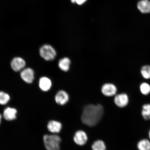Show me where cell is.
Listing matches in <instances>:
<instances>
[{
	"mask_svg": "<svg viewBox=\"0 0 150 150\" xmlns=\"http://www.w3.org/2000/svg\"><path fill=\"white\" fill-rule=\"evenodd\" d=\"M104 108L100 104H89L84 108L81 116V121L89 127L96 125L102 119Z\"/></svg>",
	"mask_w": 150,
	"mask_h": 150,
	"instance_id": "cell-1",
	"label": "cell"
},
{
	"mask_svg": "<svg viewBox=\"0 0 150 150\" xmlns=\"http://www.w3.org/2000/svg\"><path fill=\"white\" fill-rule=\"evenodd\" d=\"M43 140L47 150H60L61 139L57 135H45Z\"/></svg>",
	"mask_w": 150,
	"mask_h": 150,
	"instance_id": "cell-2",
	"label": "cell"
},
{
	"mask_svg": "<svg viewBox=\"0 0 150 150\" xmlns=\"http://www.w3.org/2000/svg\"><path fill=\"white\" fill-rule=\"evenodd\" d=\"M39 54L41 57L47 61L53 60L57 54L53 47L48 44L44 45L41 47Z\"/></svg>",
	"mask_w": 150,
	"mask_h": 150,
	"instance_id": "cell-3",
	"label": "cell"
},
{
	"mask_svg": "<svg viewBox=\"0 0 150 150\" xmlns=\"http://www.w3.org/2000/svg\"><path fill=\"white\" fill-rule=\"evenodd\" d=\"M129 97L127 93H121L115 96L114 102L116 106L120 108H124L128 105L129 103Z\"/></svg>",
	"mask_w": 150,
	"mask_h": 150,
	"instance_id": "cell-4",
	"label": "cell"
},
{
	"mask_svg": "<svg viewBox=\"0 0 150 150\" xmlns=\"http://www.w3.org/2000/svg\"><path fill=\"white\" fill-rule=\"evenodd\" d=\"M20 76L24 81L27 83H32L35 79V73L30 67L24 68L21 71Z\"/></svg>",
	"mask_w": 150,
	"mask_h": 150,
	"instance_id": "cell-5",
	"label": "cell"
},
{
	"mask_svg": "<svg viewBox=\"0 0 150 150\" xmlns=\"http://www.w3.org/2000/svg\"><path fill=\"white\" fill-rule=\"evenodd\" d=\"M117 88L114 84L106 83L103 84L101 88V91L103 95L107 97H112L117 95Z\"/></svg>",
	"mask_w": 150,
	"mask_h": 150,
	"instance_id": "cell-6",
	"label": "cell"
},
{
	"mask_svg": "<svg viewBox=\"0 0 150 150\" xmlns=\"http://www.w3.org/2000/svg\"><path fill=\"white\" fill-rule=\"evenodd\" d=\"M25 61L23 58L21 57H14L11 62V68L15 72L21 71L25 68Z\"/></svg>",
	"mask_w": 150,
	"mask_h": 150,
	"instance_id": "cell-7",
	"label": "cell"
},
{
	"mask_svg": "<svg viewBox=\"0 0 150 150\" xmlns=\"http://www.w3.org/2000/svg\"><path fill=\"white\" fill-rule=\"evenodd\" d=\"M56 103L60 105H64L67 104L69 100V95L66 91L61 90L56 93L55 97Z\"/></svg>",
	"mask_w": 150,
	"mask_h": 150,
	"instance_id": "cell-8",
	"label": "cell"
},
{
	"mask_svg": "<svg viewBox=\"0 0 150 150\" xmlns=\"http://www.w3.org/2000/svg\"><path fill=\"white\" fill-rule=\"evenodd\" d=\"M88 137L87 134L84 131L79 130L77 131L74 137V142L78 145L82 146L87 142Z\"/></svg>",
	"mask_w": 150,
	"mask_h": 150,
	"instance_id": "cell-9",
	"label": "cell"
},
{
	"mask_svg": "<svg viewBox=\"0 0 150 150\" xmlns=\"http://www.w3.org/2000/svg\"><path fill=\"white\" fill-rule=\"evenodd\" d=\"M52 86L51 80L46 76H42L39 80V86L43 91L47 92L50 91Z\"/></svg>",
	"mask_w": 150,
	"mask_h": 150,
	"instance_id": "cell-10",
	"label": "cell"
},
{
	"mask_svg": "<svg viewBox=\"0 0 150 150\" xmlns=\"http://www.w3.org/2000/svg\"><path fill=\"white\" fill-rule=\"evenodd\" d=\"M17 112V110L15 108L7 107L4 110L3 117L7 121L13 120L16 119Z\"/></svg>",
	"mask_w": 150,
	"mask_h": 150,
	"instance_id": "cell-11",
	"label": "cell"
},
{
	"mask_svg": "<svg viewBox=\"0 0 150 150\" xmlns=\"http://www.w3.org/2000/svg\"><path fill=\"white\" fill-rule=\"evenodd\" d=\"M62 128V125L60 122L55 120H51L49 122L47 129L50 132L54 134L60 132Z\"/></svg>",
	"mask_w": 150,
	"mask_h": 150,
	"instance_id": "cell-12",
	"label": "cell"
},
{
	"mask_svg": "<svg viewBox=\"0 0 150 150\" xmlns=\"http://www.w3.org/2000/svg\"><path fill=\"white\" fill-rule=\"evenodd\" d=\"M141 115L144 120L150 121V103H145L142 105Z\"/></svg>",
	"mask_w": 150,
	"mask_h": 150,
	"instance_id": "cell-13",
	"label": "cell"
},
{
	"mask_svg": "<svg viewBox=\"0 0 150 150\" xmlns=\"http://www.w3.org/2000/svg\"><path fill=\"white\" fill-rule=\"evenodd\" d=\"M137 7L139 10L143 13L150 12V1L149 0H141L138 2Z\"/></svg>",
	"mask_w": 150,
	"mask_h": 150,
	"instance_id": "cell-14",
	"label": "cell"
},
{
	"mask_svg": "<svg viewBox=\"0 0 150 150\" xmlns=\"http://www.w3.org/2000/svg\"><path fill=\"white\" fill-rule=\"evenodd\" d=\"M138 150H150V140L148 138H142L137 144Z\"/></svg>",
	"mask_w": 150,
	"mask_h": 150,
	"instance_id": "cell-15",
	"label": "cell"
},
{
	"mask_svg": "<svg viewBox=\"0 0 150 150\" xmlns=\"http://www.w3.org/2000/svg\"><path fill=\"white\" fill-rule=\"evenodd\" d=\"M71 63L70 59L68 57H65L59 60L58 66L62 71L67 72L70 69Z\"/></svg>",
	"mask_w": 150,
	"mask_h": 150,
	"instance_id": "cell-16",
	"label": "cell"
},
{
	"mask_svg": "<svg viewBox=\"0 0 150 150\" xmlns=\"http://www.w3.org/2000/svg\"><path fill=\"white\" fill-rule=\"evenodd\" d=\"M139 91L144 96H148L150 95V84L147 81L142 82L139 85Z\"/></svg>",
	"mask_w": 150,
	"mask_h": 150,
	"instance_id": "cell-17",
	"label": "cell"
},
{
	"mask_svg": "<svg viewBox=\"0 0 150 150\" xmlns=\"http://www.w3.org/2000/svg\"><path fill=\"white\" fill-rule=\"evenodd\" d=\"M140 74L142 78L146 80H150V65H144L141 67Z\"/></svg>",
	"mask_w": 150,
	"mask_h": 150,
	"instance_id": "cell-18",
	"label": "cell"
},
{
	"mask_svg": "<svg viewBox=\"0 0 150 150\" xmlns=\"http://www.w3.org/2000/svg\"><path fill=\"white\" fill-rule=\"evenodd\" d=\"M10 100V96L8 94L4 91H0V105H5Z\"/></svg>",
	"mask_w": 150,
	"mask_h": 150,
	"instance_id": "cell-19",
	"label": "cell"
},
{
	"mask_svg": "<svg viewBox=\"0 0 150 150\" xmlns=\"http://www.w3.org/2000/svg\"><path fill=\"white\" fill-rule=\"evenodd\" d=\"M92 148L93 150H106V149L104 142L101 140H97L94 142Z\"/></svg>",
	"mask_w": 150,
	"mask_h": 150,
	"instance_id": "cell-20",
	"label": "cell"
},
{
	"mask_svg": "<svg viewBox=\"0 0 150 150\" xmlns=\"http://www.w3.org/2000/svg\"><path fill=\"white\" fill-rule=\"evenodd\" d=\"M87 1V0H76V3L79 5L83 4Z\"/></svg>",
	"mask_w": 150,
	"mask_h": 150,
	"instance_id": "cell-21",
	"label": "cell"
},
{
	"mask_svg": "<svg viewBox=\"0 0 150 150\" xmlns=\"http://www.w3.org/2000/svg\"><path fill=\"white\" fill-rule=\"evenodd\" d=\"M148 138L150 140V127L148 132Z\"/></svg>",
	"mask_w": 150,
	"mask_h": 150,
	"instance_id": "cell-22",
	"label": "cell"
},
{
	"mask_svg": "<svg viewBox=\"0 0 150 150\" xmlns=\"http://www.w3.org/2000/svg\"><path fill=\"white\" fill-rule=\"evenodd\" d=\"M71 1L72 3H76V0H71Z\"/></svg>",
	"mask_w": 150,
	"mask_h": 150,
	"instance_id": "cell-23",
	"label": "cell"
},
{
	"mask_svg": "<svg viewBox=\"0 0 150 150\" xmlns=\"http://www.w3.org/2000/svg\"><path fill=\"white\" fill-rule=\"evenodd\" d=\"M2 119V115L1 113H0V124H1V120Z\"/></svg>",
	"mask_w": 150,
	"mask_h": 150,
	"instance_id": "cell-24",
	"label": "cell"
}]
</instances>
